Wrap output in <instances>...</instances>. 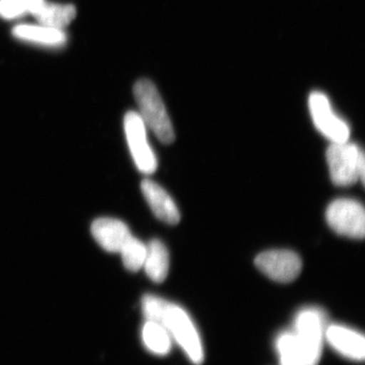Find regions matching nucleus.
Instances as JSON below:
<instances>
[{
	"label": "nucleus",
	"instance_id": "nucleus-2",
	"mask_svg": "<svg viewBox=\"0 0 365 365\" xmlns=\"http://www.w3.org/2000/svg\"><path fill=\"white\" fill-rule=\"evenodd\" d=\"M134 97L139 108V116L146 127L157 135L162 143L175 140V131L157 86L148 79H139L134 85Z\"/></svg>",
	"mask_w": 365,
	"mask_h": 365
},
{
	"label": "nucleus",
	"instance_id": "nucleus-14",
	"mask_svg": "<svg viewBox=\"0 0 365 365\" xmlns=\"http://www.w3.org/2000/svg\"><path fill=\"white\" fill-rule=\"evenodd\" d=\"M151 281L160 283L169 274L170 257L167 247L158 240H153L146 245L145 260L143 267Z\"/></svg>",
	"mask_w": 365,
	"mask_h": 365
},
{
	"label": "nucleus",
	"instance_id": "nucleus-13",
	"mask_svg": "<svg viewBox=\"0 0 365 365\" xmlns=\"http://www.w3.org/2000/svg\"><path fill=\"white\" fill-rule=\"evenodd\" d=\"M41 25L64 30L76 16V6L39 0L31 14Z\"/></svg>",
	"mask_w": 365,
	"mask_h": 365
},
{
	"label": "nucleus",
	"instance_id": "nucleus-17",
	"mask_svg": "<svg viewBox=\"0 0 365 365\" xmlns=\"http://www.w3.org/2000/svg\"><path fill=\"white\" fill-rule=\"evenodd\" d=\"M39 0H0V18L14 20L30 14Z\"/></svg>",
	"mask_w": 365,
	"mask_h": 365
},
{
	"label": "nucleus",
	"instance_id": "nucleus-16",
	"mask_svg": "<svg viewBox=\"0 0 365 365\" xmlns=\"http://www.w3.org/2000/svg\"><path fill=\"white\" fill-rule=\"evenodd\" d=\"M125 268L131 272H137L143 267L145 260L146 245L133 235L120 251Z\"/></svg>",
	"mask_w": 365,
	"mask_h": 365
},
{
	"label": "nucleus",
	"instance_id": "nucleus-4",
	"mask_svg": "<svg viewBox=\"0 0 365 365\" xmlns=\"http://www.w3.org/2000/svg\"><path fill=\"white\" fill-rule=\"evenodd\" d=\"M163 326L194 364H202L204 350L200 335L189 314L178 304H170L162 319Z\"/></svg>",
	"mask_w": 365,
	"mask_h": 365
},
{
	"label": "nucleus",
	"instance_id": "nucleus-7",
	"mask_svg": "<svg viewBox=\"0 0 365 365\" xmlns=\"http://www.w3.org/2000/svg\"><path fill=\"white\" fill-rule=\"evenodd\" d=\"M309 105L314 126L324 136L332 143L348 141L350 137L349 126L335 114L326 95L314 91L309 96Z\"/></svg>",
	"mask_w": 365,
	"mask_h": 365
},
{
	"label": "nucleus",
	"instance_id": "nucleus-9",
	"mask_svg": "<svg viewBox=\"0 0 365 365\" xmlns=\"http://www.w3.org/2000/svg\"><path fill=\"white\" fill-rule=\"evenodd\" d=\"M325 340L335 351L354 361H362L365 356L364 335L351 328L341 325L327 326Z\"/></svg>",
	"mask_w": 365,
	"mask_h": 365
},
{
	"label": "nucleus",
	"instance_id": "nucleus-15",
	"mask_svg": "<svg viewBox=\"0 0 365 365\" xmlns=\"http://www.w3.org/2000/svg\"><path fill=\"white\" fill-rule=\"evenodd\" d=\"M141 335H143V344L148 351L158 356L169 354L173 339L169 331L163 324L146 321Z\"/></svg>",
	"mask_w": 365,
	"mask_h": 365
},
{
	"label": "nucleus",
	"instance_id": "nucleus-6",
	"mask_svg": "<svg viewBox=\"0 0 365 365\" xmlns=\"http://www.w3.org/2000/svg\"><path fill=\"white\" fill-rule=\"evenodd\" d=\"M124 130L137 169L143 174H153L158 168L157 157L148 143L146 126L138 113L130 111L125 115Z\"/></svg>",
	"mask_w": 365,
	"mask_h": 365
},
{
	"label": "nucleus",
	"instance_id": "nucleus-10",
	"mask_svg": "<svg viewBox=\"0 0 365 365\" xmlns=\"http://www.w3.org/2000/svg\"><path fill=\"white\" fill-rule=\"evenodd\" d=\"M91 230L96 242L109 253H120L132 237L126 223L116 218H98L91 225Z\"/></svg>",
	"mask_w": 365,
	"mask_h": 365
},
{
	"label": "nucleus",
	"instance_id": "nucleus-8",
	"mask_svg": "<svg viewBox=\"0 0 365 365\" xmlns=\"http://www.w3.org/2000/svg\"><path fill=\"white\" fill-rule=\"evenodd\" d=\"M257 268L267 277L281 283L294 281L302 272V262L297 253L288 250H271L255 259Z\"/></svg>",
	"mask_w": 365,
	"mask_h": 365
},
{
	"label": "nucleus",
	"instance_id": "nucleus-12",
	"mask_svg": "<svg viewBox=\"0 0 365 365\" xmlns=\"http://www.w3.org/2000/svg\"><path fill=\"white\" fill-rule=\"evenodd\" d=\"M16 39L44 47L58 48L66 44L67 36L64 30L44 25H19L13 29Z\"/></svg>",
	"mask_w": 365,
	"mask_h": 365
},
{
	"label": "nucleus",
	"instance_id": "nucleus-11",
	"mask_svg": "<svg viewBox=\"0 0 365 365\" xmlns=\"http://www.w3.org/2000/svg\"><path fill=\"white\" fill-rule=\"evenodd\" d=\"M141 191L146 202L158 220L168 225H177L181 220L179 209L170 194L158 182L145 179L141 182Z\"/></svg>",
	"mask_w": 365,
	"mask_h": 365
},
{
	"label": "nucleus",
	"instance_id": "nucleus-18",
	"mask_svg": "<svg viewBox=\"0 0 365 365\" xmlns=\"http://www.w3.org/2000/svg\"><path fill=\"white\" fill-rule=\"evenodd\" d=\"M169 304V302L157 297V295H144L143 302H141V307H143V313L146 321L162 323V319Z\"/></svg>",
	"mask_w": 365,
	"mask_h": 365
},
{
	"label": "nucleus",
	"instance_id": "nucleus-1",
	"mask_svg": "<svg viewBox=\"0 0 365 365\" xmlns=\"http://www.w3.org/2000/svg\"><path fill=\"white\" fill-rule=\"evenodd\" d=\"M327 329L325 314L317 307H306L294 319V330L281 333L276 339L280 365H318Z\"/></svg>",
	"mask_w": 365,
	"mask_h": 365
},
{
	"label": "nucleus",
	"instance_id": "nucleus-5",
	"mask_svg": "<svg viewBox=\"0 0 365 365\" xmlns=\"http://www.w3.org/2000/svg\"><path fill=\"white\" fill-rule=\"evenodd\" d=\"M326 220L336 234L355 240L364 237L365 211L359 201L348 198L333 201L327 208Z\"/></svg>",
	"mask_w": 365,
	"mask_h": 365
},
{
	"label": "nucleus",
	"instance_id": "nucleus-3",
	"mask_svg": "<svg viewBox=\"0 0 365 365\" xmlns=\"http://www.w3.org/2000/svg\"><path fill=\"white\" fill-rule=\"evenodd\" d=\"M327 162L331 180L337 186H350L364 180V151L348 141L332 143L327 150Z\"/></svg>",
	"mask_w": 365,
	"mask_h": 365
}]
</instances>
